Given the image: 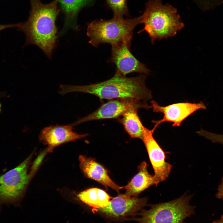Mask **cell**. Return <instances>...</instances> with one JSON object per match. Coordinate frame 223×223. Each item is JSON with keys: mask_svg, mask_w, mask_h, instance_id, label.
Instances as JSON below:
<instances>
[{"mask_svg": "<svg viewBox=\"0 0 223 223\" xmlns=\"http://www.w3.org/2000/svg\"><path fill=\"white\" fill-rule=\"evenodd\" d=\"M147 76L140 74L127 77L115 74L111 78L96 84L85 85H60L62 95L81 92L94 95L101 99L129 98L146 102L152 98L151 91L146 86Z\"/></svg>", "mask_w": 223, "mask_h": 223, "instance_id": "cell-2", "label": "cell"}, {"mask_svg": "<svg viewBox=\"0 0 223 223\" xmlns=\"http://www.w3.org/2000/svg\"><path fill=\"white\" fill-rule=\"evenodd\" d=\"M143 139L147 150L150 161L154 172V175L160 182L168 177L172 165L166 161L165 152L154 138L152 130L143 125L142 128Z\"/></svg>", "mask_w": 223, "mask_h": 223, "instance_id": "cell-11", "label": "cell"}, {"mask_svg": "<svg viewBox=\"0 0 223 223\" xmlns=\"http://www.w3.org/2000/svg\"><path fill=\"white\" fill-rule=\"evenodd\" d=\"M1 103H0V112H1Z\"/></svg>", "mask_w": 223, "mask_h": 223, "instance_id": "cell-23", "label": "cell"}, {"mask_svg": "<svg viewBox=\"0 0 223 223\" xmlns=\"http://www.w3.org/2000/svg\"><path fill=\"white\" fill-rule=\"evenodd\" d=\"M201 10L211 11L223 4V0H191Z\"/></svg>", "mask_w": 223, "mask_h": 223, "instance_id": "cell-19", "label": "cell"}, {"mask_svg": "<svg viewBox=\"0 0 223 223\" xmlns=\"http://www.w3.org/2000/svg\"><path fill=\"white\" fill-rule=\"evenodd\" d=\"M31 10L28 20L19 23L18 29L26 36L25 46L34 44L49 58L56 47L58 29L55 25L59 10L58 0L46 4L41 0H30Z\"/></svg>", "mask_w": 223, "mask_h": 223, "instance_id": "cell-1", "label": "cell"}, {"mask_svg": "<svg viewBox=\"0 0 223 223\" xmlns=\"http://www.w3.org/2000/svg\"><path fill=\"white\" fill-rule=\"evenodd\" d=\"M88 135L87 133L79 134L75 132L73 130V126L70 124L46 127L41 131L39 137L41 142L48 146L47 152H50L62 144L73 142Z\"/></svg>", "mask_w": 223, "mask_h": 223, "instance_id": "cell-12", "label": "cell"}, {"mask_svg": "<svg viewBox=\"0 0 223 223\" xmlns=\"http://www.w3.org/2000/svg\"><path fill=\"white\" fill-rule=\"evenodd\" d=\"M19 26V23L7 24H0V31L3 29L9 28H17Z\"/></svg>", "mask_w": 223, "mask_h": 223, "instance_id": "cell-21", "label": "cell"}, {"mask_svg": "<svg viewBox=\"0 0 223 223\" xmlns=\"http://www.w3.org/2000/svg\"><path fill=\"white\" fill-rule=\"evenodd\" d=\"M141 16L142 30L148 34L153 44L156 40L174 36L184 27L176 9L163 4L161 0H149Z\"/></svg>", "mask_w": 223, "mask_h": 223, "instance_id": "cell-3", "label": "cell"}, {"mask_svg": "<svg viewBox=\"0 0 223 223\" xmlns=\"http://www.w3.org/2000/svg\"><path fill=\"white\" fill-rule=\"evenodd\" d=\"M113 11L114 18H122L128 13L127 0H106Z\"/></svg>", "mask_w": 223, "mask_h": 223, "instance_id": "cell-18", "label": "cell"}, {"mask_svg": "<svg viewBox=\"0 0 223 223\" xmlns=\"http://www.w3.org/2000/svg\"><path fill=\"white\" fill-rule=\"evenodd\" d=\"M150 108L151 106L146 102L129 98L111 99L92 113L79 119L71 125L73 126L91 120L117 118L130 110Z\"/></svg>", "mask_w": 223, "mask_h": 223, "instance_id": "cell-7", "label": "cell"}, {"mask_svg": "<svg viewBox=\"0 0 223 223\" xmlns=\"http://www.w3.org/2000/svg\"><path fill=\"white\" fill-rule=\"evenodd\" d=\"M32 156L0 176V201L14 202L22 198L33 173H28Z\"/></svg>", "mask_w": 223, "mask_h": 223, "instance_id": "cell-6", "label": "cell"}, {"mask_svg": "<svg viewBox=\"0 0 223 223\" xmlns=\"http://www.w3.org/2000/svg\"><path fill=\"white\" fill-rule=\"evenodd\" d=\"M78 198L89 206L98 209L107 206L111 197L104 191L98 188H91L77 195Z\"/></svg>", "mask_w": 223, "mask_h": 223, "instance_id": "cell-16", "label": "cell"}, {"mask_svg": "<svg viewBox=\"0 0 223 223\" xmlns=\"http://www.w3.org/2000/svg\"><path fill=\"white\" fill-rule=\"evenodd\" d=\"M141 23V16L130 19L113 17L109 20H94L88 25L87 35L90 38L89 42L97 47L101 43L112 46L126 40H132L134 28Z\"/></svg>", "mask_w": 223, "mask_h": 223, "instance_id": "cell-4", "label": "cell"}, {"mask_svg": "<svg viewBox=\"0 0 223 223\" xmlns=\"http://www.w3.org/2000/svg\"><path fill=\"white\" fill-rule=\"evenodd\" d=\"M148 165L145 161L142 162L138 167V173L128 184L123 187L125 190V194L129 197H137L141 192L153 185L160 183L154 175L148 170Z\"/></svg>", "mask_w": 223, "mask_h": 223, "instance_id": "cell-14", "label": "cell"}, {"mask_svg": "<svg viewBox=\"0 0 223 223\" xmlns=\"http://www.w3.org/2000/svg\"><path fill=\"white\" fill-rule=\"evenodd\" d=\"M138 110L131 109L125 112L119 119L129 136L133 138L143 139V126L137 113Z\"/></svg>", "mask_w": 223, "mask_h": 223, "instance_id": "cell-17", "label": "cell"}, {"mask_svg": "<svg viewBox=\"0 0 223 223\" xmlns=\"http://www.w3.org/2000/svg\"><path fill=\"white\" fill-rule=\"evenodd\" d=\"M95 0H58L65 15L64 23L60 35L64 34L69 29L77 30L78 13L82 8L91 5Z\"/></svg>", "mask_w": 223, "mask_h": 223, "instance_id": "cell-15", "label": "cell"}, {"mask_svg": "<svg viewBox=\"0 0 223 223\" xmlns=\"http://www.w3.org/2000/svg\"><path fill=\"white\" fill-rule=\"evenodd\" d=\"M132 40H126L112 46L111 62L115 64V74L125 77L128 74L138 72L150 74L151 71L138 60L130 51Z\"/></svg>", "mask_w": 223, "mask_h": 223, "instance_id": "cell-9", "label": "cell"}, {"mask_svg": "<svg viewBox=\"0 0 223 223\" xmlns=\"http://www.w3.org/2000/svg\"><path fill=\"white\" fill-rule=\"evenodd\" d=\"M216 196L217 198L223 200V177L218 186L217 192L216 195Z\"/></svg>", "mask_w": 223, "mask_h": 223, "instance_id": "cell-20", "label": "cell"}, {"mask_svg": "<svg viewBox=\"0 0 223 223\" xmlns=\"http://www.w3.org/2000/svg\"><path fill=\"white\" fill-rule=\"evenodd\" d=\"M79 159L80 168L86 177L98 182L106 188L110 187L118 192L123 188L111 179L105 168L94 159L80 155Z\"/></svg>", "mask_w": 223, "mask_h": 223, "instance_id": "cell-13", "label": "cell"}, {"mask_svg": "<svg viewBox=\"0 0 223 223\" xmlns=\"http://www.w3.org/2000/svg\"><path fill=\"white\" fill-rule=\"evenodd\" d=\"M151 108L154 112L161 113L164 115L161 119L152 121L155 124L152 129L154 132L161 124L165 122H172L173 127L179 126L185 119L196 111L207 109L202 101L198 103H179L165 106H160L154 100L151 101Z\"/></svg>", "mask_w": 223, "mask_h": 223, "instance_id": "cell-8", "label": "cell"}, {"mask_svg": "<svg viewBox=\"0 0 223 223\" xmlns=\"http://www.w3.org/2000/svg\"><path fill=\"white\" fill-rule=\"evenodd\" d=\"M192 197L186 194L168 202L151 204L148 210L142 209L135 219L138 223H186L184 221L195 214V206L189 202Z\"/></svg>", "mask_w": 223, "mask_h": 223, "instance_id": "cell-5", "label": "cell"}, {"mask_svg": "<svg viewBox=\"0 0 223 223\" xmlns=\"http://www.w3.org/2000/svg\"><path fill=\"white\" fill-rule=\"evenodd\" d=\"M212 223H223V215L219 219L215 221Z\"/></svg>", "mask_w": 223, "mask_h": 223, "instance_id": "cell-22", "label": "cell"}, {"mask_svg": "<svg viewBox=\"0 0 223 223\" xmlns=\"http://www.w3.org/2000/svg\"><path fill=\"white\" fill-rule=\"evenodd\" d=\"M148 198L129 197L120 194L113 198L106 207L98 210L108 218L120 220L138 214L146 205Z\"/></svg>", "mask_w": 223, "mask_h": 223, "instance_id": "cell-10", "label": "cell"}]
</instances>
